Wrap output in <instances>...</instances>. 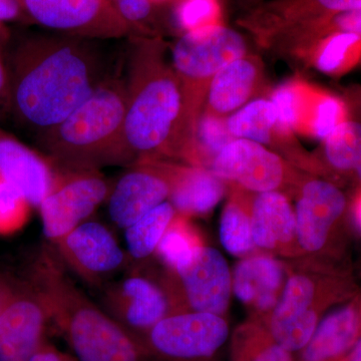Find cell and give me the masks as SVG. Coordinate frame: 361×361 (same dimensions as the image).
<instances>
[{"label":"cell","mask_w":361,"mask_h":361,"mask_svg":"<svg viewBox=\"0 0 361 361\" xmlns=\"http://www.w3.org/2000/svg\"><path fill=\"white\" fill-rule=\"evenodd\" d=\"M6 66L9 115L35 135L66 120L108 77L94 40L59 33L21 39Z\"/></svg>","instance_id":"cell-1"},{"label":"cell","mask_w":361,"mask_h":361,"mask_svg":"<svg viewBox=\"0 0 361 361\" xmlns=\"http://www.w3.org/2000/svg\"><path fill=\"white\" fill-rule=\"evenodd\" d=\"M129 58L123 139L135 161L157 159L201 167L196 148L200 114L166 58L159 39L134 37Z\"/></svg>","instance_id":"cell-2"},{"label":"cell","mask_w":361,"mask_h":361,"mask_svg":"<svg viewBox=\"0 0 361 361\" xmlns=\"http://www.w3.org/2000/svg\"><path fill=\"white\" fill-rule=\"evenodd\" d=\"M23 275L39 292L51 324L78 361H152L140 339L121 326L75 284L54 250H42Z\"/></svg>","instance_id":"cell-3"},{"label":"cell","mask_w":361,"mask_h":361,"mask_svg":"<svg viewBox=\"0 0 361 361\" xmlns=\"http://www.w3.org/2000/svg\"><path fill=\"white\" fill-rule=\"evenodd\" d=\"M126 109L125 80L108 75L66 120L35 135V141L56 168L101 170L133 165L123 139Z\"/></svg>","instance_id":"cell-4"},{"label":"cell","mask_w":361,"mask_h":361,"mask_svg":"<svg viewBox=\"0 0 361 361\" xmlns=\"http://www.w3.org/2000/svg\"><path fill=\"white\" fill-rule=\"evenodd\" d=\"M361 9V0H271L240 21L259 45L303 59L319 40L338 32L336 14Z\"/></svg>","instance_id":"cell-5"},{"label":"cell","mask_w":361,"mask_h":361,"mask_svg":"<svg viewBox=\"0 0 361 361\" xmlns=\"http://www.w3.org/2000/svg\"><path fill=\"white\" fill-rule=\"evenodd\" d=\"M351 293L350 285L341 277L294 273L287 279L276 306L260 323L280 346L296 353L310 341L325 310L346 300Z\"/></svg>","instance_id":"cell-6"},{"label":"cell","mask_w":361,"mask_h":361,"mask_svg":"<svg viewBox=\"0 0 361 361\" xmlns=\"http://www.w3.org/2000/svg\"><path fill=\"white\" fill-rule=\"evenodd\" d=\"M249 54L243 35L216 23L185 32L172 49V68L199 114L216 73Z\"/></svg>","instance_id":"cell-7"},{"label":"cell","mask_w":361,"mask_h":361,"mask_svg":"<svg viewBox=\"0 0 361 361\" xmlns=\"http://www.w3.org/2000/svg\"><path fill=\"white\" fill-rule=\"evenodd\" d=\"M111 185L99 170H71L54 166L51 187L39 206L42 231L56 245L73 228L89 220L108 199Z\"/></svg>","instance_id":"cell-8"},{"label":"cell","mask_w":361,"mask_h":361,"mask_svg":"<svg viewBox=\"0 0 361 361\" xmlns=\"http://www.w3.org/2000/svg\"><path fill=\"white\" fill-rule=\"evenodd\" d=\"M210 170L225 182L251 193H297L307 179L302 170L292 165L276 152L245 139L226 145L211 163Z\"/></svg>","instance_id":"cell-9"},{"label":"cell","mask_w":361,"mask_h":361,"mask_svg":"<svg viewBox=\"0 0 361 361\" xmlns=\"http://www.w3.org/2000/svg\"><path fill=\"white\" fill-rule=\"evenodd\" d=\"M28 23L59 35L80 39H116L137 37L111 0H20Z\"/></svg>","instance_id":"cell-10"},{"label":"cell","mask_w":361,"mask_h":361,"mask_svg":"<svg viewBox=\"0 0 361 361\" xmlns=\"http://www.w3.org/2000/svg\"><path fill=\"white\" fill-rule=\"evenodd\" d=\"M228 337L229 326L222 316L180 311L157 323L140 341L152 361H203Z\"/></svg>","instance_id":"cell-11"},{"label":"cell","mask_w":361,"mask_h":361,"mask_svg":"<svg viewBox=\"0 0 361 361\" xmlns=\"http://www.w3.org/2000/svg\"><path fill=\"white\" fill-rule=\"evenodd\" d=\"M51 317L39 292L23 276L7 274L0 307V361H28L47 341Z\"/></svg>","instance_id":"cell-12"},{"label":"cell","mask_w":361,"mask_h":361,"mask_svg":"<svg viewBox=\"0 0 361 361\" xmlns=\"http://www.w3.org/2000/svg\"><path fill=\"white\" fill-rule=\"evenodd\" d=\"M102 288L101 307L137 339L164 318L180 312L170 284L161 287L141 275H130Z\"/></svg>","instance_id":"cell-13"},{"label":"cell","mask_w":361,"mask_h":361,"mask_svg":"<svg viewBox=\"0 0 361 361\" xmlns=\"http://www.w3.org/2000/svg\"><path fill=\"white\" fill-rule=\"evenodd\" d=\"M54 247L63 265L90 286L103 287L127 263L115 235L97 221H85Z\"/></svg>","instance_id":"cell-14"},{"label":"cell","mask_w":361,"mask_h":361,"mask_svg":"<svg viewBox=\"0 0 361 361\" xmlns=\"http://www.w3.org/2000/svg\"><path fill=\"white\" fill-rule=\"evenodd\" d=\"M172 273L180 282V286L173 285L180 287L192 310L225 314L231 295L232 276L227 261L217 249L203 244L194 247ZM180 290L177 291V299Z\"/></svg>","instance_id":"cell-15"},{"label":"cell","mask_w":361,"mask_h":361,"mask_svg":"<svg viewBox=\"0 0 361 361\" xmlns=\"http://www.w3.org/2000/svg\"><path fill=\"white\" fill-rule=\"evenodd\" d=\"M297 240L303 252L317 253L329 243L348 210V198L334 183L307 178L295 195Z\"/></svg>","instance_id":"cell-16"},{"label":"cell","mask_w":361,"mask_h":361,"mask_svg":"<svg viewBox=\"0 0 361 361\" xmlns=\"http://www.w3.org/2000/svg\"><path fill=\"white\" fill-rule=\"evenodd\" d=\"M170 195V185L153 159H142L111 186L106 203L114 224L126 229L153 210Z\"/></svg>","instance_id":"cell-17"},{"label":"cell","mask_w":361,"mask_h":361,"mask_svg":"<svg viewBox=\"0 0 361 361\" xmlns=\"http://www.w3.org/2000/svg\"><path fill=\"white\" fill-rule=\"evenodd\" d=\"M227 129L234 139H245L276 149L295 167L315 171L314 161L299 147L293 133L285 129L278 120L270 99H256L226 120Z\"/></svg>","instance_id":"cell-18"},{"label":"cell","mask_w":361,"mask_h":361,"mask_svg":"<svg viewBox=\"0 0 361 361\" xmlns=\"http://www.w3.org/2000/svg\"><path fill=\"white\" fill-rule=\"evenodd\" d=\"M264 85V65L259 56L248 54L235 59L213 78L201 115L226 120L253 101Z\"/></svg>","instance_id":"cell-19"},{"label":"cell","mask_w":361,"mask_h":361,"mask_svg":"<svg viewBox=\"0 0 361 361\" xmlns=\"http://www.w3.org/2000/svg\"><path fill=\"white\" fill-rule=\"evenodd\" d=\"M252 238L256 247L288 257L301 255L297 240L295 211L281 192L251 193Z\"/></svg>","instance_id":"cell-20"},{"label":"cell","mask_w":361,"mask_h":361,"mask_svg":"<svg viewBox=\"0 0 361 361\" xmlns=\"http://www.w3.org/2000/svg\"><path fill=\"white\" fill-rule=\"evenodd\" d=\"M170 185L168 200L184 217L206 215L224 196L226 182L210 169L169 160H157Z\"/></svg>","instance_id":"cell-21"},{"label":"cell","mask_w":361,"mask_h":361,"mask_svg":"<svg viewBox=\"0 0 361 361\" xmlns=\"http://www.w3.org/2000/svg\"><path fill=\"white\" fill-rule=\"evenodd\" d=\"M0 174L30 205L39 208L51 187L54 166L47 157L0 128Z\"/></svg>","instance_id":"cell-22"},{"label":"cell","mask_w":361,"mask_h":361,"mask_svg":"<svg viewBox=\"0 0 361 361\" xmlns=\"http://www.w3.org/2000/svg\"><path fill=\"white\" fill-rule=\"evenodd\" d=\"M284 285V265L265 255L242 259L232 278L235 296L264 319L276 306Z\"/></svg>","instance_id":"cell-23"},{"label":"cell","mask_w":361,"mask_h":361,"mask_svg":"<svg viewBox=\"0 0 361 361\" xmlns=\"http://www.w3.org/2000/svg\"><path fill=\"white\" fill-rule=\"evenodd\" d=\"M360 298L327 315L318 323L299 361H344L360 341Z\"/></svg>","instance_id":"cell-24"},{"label":"cell","mask_w":361,"mask_h":361,"mask_svg":"<svg viewBox=\"0 0 361 361\" xmlns=\"http://www.w3.org/2000/svg\"><path fill=\"white\" fill-rule=\"evenodd\" d=\"M250 197L251 192L237 186L221 216V243L236 257H249L257 248L252 238Z\"/></svg>","instance_id":"cell-25"},{"label":"cell","mask_w":361,"mask_h":361,"mask_svg":"<svg viewBox=\"0 0 361 361\" xmlns=\"http://www.w3.org/2000/svg\"><path fill=\"white\" fill-rule=\"evenodd\" d=\"M176 214L171 202L165 201L126 228V244L130 257L142 260L155 253Z\"/></svg>","instance_id":"cell-26"},{"label":"cell","mask_w":361,"mask_h":361,"mask_svg":"<svg viewBox=\"0 0 361 361\" xmlns=\"http://www.w3.org/2000/svg\"><path fill=\"white\" fill-rule=\"evenodd\" d=\"M324 158L338 174L360 179L361 127L355 121H344L325 137Z\"/></svg>","instance_id":"cell-27"},{"label":"cell","mask_w":361,"mask_h":361,"mask_svg":"<svg viewBox=\"0 0 361 361\" xmlns=\"http://www.w3.org/2000/svg\"><path fill=\"white\" fill-rule=\"evenodd\" d=\"M360 33H331L314 45L305 61L322 73H341L360 58Z\"/></svg>","instance_id":"cell-28"},{"label":"cell","mask_w":361,"mask_h":361,"mask_svg":"<svg viewBox=\"0 0 361 361\" xmlns=\"http://www.w3.org/2000/svg\"><path fill=\"white\" fill-rule=\"evenodd\" d=\"M233 361H293L292 353L280 346L260 322L242 325L232 342Z\"/></svg>","instance_id":"cell-29"},{"label":"cell","mask_w":361,"mask_h":361,"mask_svg":"<svg viewBox=\"0 0 361 361\" xmlns=\"http://www.w3.org/2000/svg\"><path fill=\"white\" fill-rule=\"evenodd\" d=\"M186 218L176 214L156 249L159 257L171 273L194 247L202 244L196 233L188 224Z\"/></svg>","instance_id":"cell-30"},{"label":"cell","mask_w":361,"mask_h":361,"mask_svg":"<svg viewBox=\"0 0 361 361\" xmlns=\"http://www.w3.org/2000/svg\"><path fill=\"white\" fill-rule=\"evenodd\" d=\"M310 111L304 115L299 130H305L315 137L324 140L326 135L344 122L345 109L341 99L334 96H315L310 99Z\"/></svg>","instance_id":"cell-31"},{"label":"cell","mask_w":361,"mask_h":361,"mask_svg":"<svg viewBox=\"0 0 361 361\" xmlns=\"http://www.w3.org/2000/svg\"><path fill=\"white\" fill-rule=\"evenodd\" d=\"M226 120L207 115H201L199 118L196 130V148L201 167H205L208 161L211 165L221 149L235 140L227 129Z\"/></svg>","instance_id":"cell-32"},{"label":"cell","mask_w":361,"mask_h":361,"mask_svg":"<svg viewBox=\"0 0 361 361\" xmlns=\"http://www.w3.org/2000/svg\"><path fill=\"white\" fill-rule=\"evenodd\" d=\"M32 206L0 174V235H11L25 227Z\"/></svg>","instance_id":"cell-33"},{"label":"cell","mask_w":361,"mask_h":361,"mask_svg":"<svg viewBox=\"0 0 361 361\" xmlns=\"http://www.w3.org/2000/svg\"><path fill=\"white\" fill-rule=\"evenodd\" d=\"M303 94V85L296 82L280 85L271 94L270 101L275 106L279 123L292 133L298 130Z\"/></svg>","instance_id":"cell-34"},{"label":"cell","mask_w":361,"mask_h":361,"mask_svg":"<svg viewBox=\"0 0 361 361\" xmlns=\"http://www.w3.org/2000/svg\"><path fill=\"white\" fill-rule=\"evenodd\" d=\"M221 7L218 0H180L176 20L185 32L219 23Z\"/></svg>","instance_id":"cell-35"},{"label":"cell","mask_w":361,"mask_h":361,"mask_svg":"<svg viewBox=\"0 0 361 361\" xmlns=\"http://www.w3.org/2000/svg\"><path fill=\"white\" fill-rule=\"evenodd\" d=\"M123 20L142 32V23L152 13L154 0H111Z\"/></svg>","instance_id":"cell-36"},{"label":"cell","mask_w":361,"mask_h":361,"mask_svg":"<svg viewBox=\"0 0 361 361\" xmlns=\"http://www.w3.org/2000/svg\"><path fill=\"white\" fill-rule=\"evenodd\" d=\"M28 361H78L73 355H68L51 344L44 341Z\"/></svg>","instance_id":"cell-37"},{"label":"cell","mask_w":361,"mask_h":361,"mask_svg":"<svg viewBox=\"0 0 361 361\" xmlns=\"http://www.w3.org/2000/svg\"><path fill=\"white\" fill-rule=\"evenodd\" d=\"M9 115V78L4 56H0V118Z\"/></svg>","instance_id":"cell-38"},{"label":"cell","mask_w":361,"mask_h":361,"mask_svg":"<svg viewBox=\"0 0 361 361\" xmlns=\"http://www.w3.org/2000/svg\"><path fill=\"white\" fill-rule=\"evenodd\" d=\"M0 21H27L20 0H0Z\"/></svg>","instance_id":"cell-39"},{"label":"cell","mask_w":361,"mask_h":361,"mask_svg":"<svg viewBox=\"0 0 361 361\" xmlns=\"http://www.w3.org/2000/svg\"><path fill=\"white\" fill-rule=\"evenodd\" d=\"M351 217H353V222L355 224L356 231L360 232V194L356 196L355 202L351 205L350 211Z\"/></svg>","instance_id":"cell-40"},{"label":"cell","mask_w":361,"mask_h":361,"mask_svg":"<svg viewBox=\"0 0 361 361\" xmlns=\"http://www.w3.org/2000/svg\"><path fill=\"white\" fill-rule=\"evenodd\" d=\"M11 35H9L8 30L4 23L0 21V56L4 58V49H6L7 44H8Z\"/></svg>","instance_id":"cell-41"},{"label":"cell","mask_w":361,"mask_h":361,"mask_svg":"<svg viewBox=\"0 0 361 361\" xmlns=\"http://www.w3.org/2000/svg\"><path fill=\"white\" fill-rule=\"evenodd\" d=\"M7 285V273L0 272V307L4 302Z\"/></svg>","instance_id":"cell-42"},{"label":"cell","mask_w":361,"mask_h":361,"mask_svg":"<svg viewBox=\"0 0 361 361\" xmlns=\"http://www.w3.org/2000/svg\"><path fill=\"white\" fill-rule=\"evenodd\" d=\"M245 1L250 2V4H254V2L260 1V0H245Z\"/></svg>","instance_id":"cell-43"},{"label":"cell","mask_w":361,"mask_h":361,"mask_svg":"<svg viewBox=\"0 0 361 361\" xmlns=\"http://www.w3.org/2000/svg\"><path fill=\"white\" fill-rule=\"evenodd\" d=\"M154 1H157V0H154Z\"/></svg>","instance_id":"cell-44"}]
</instances>
